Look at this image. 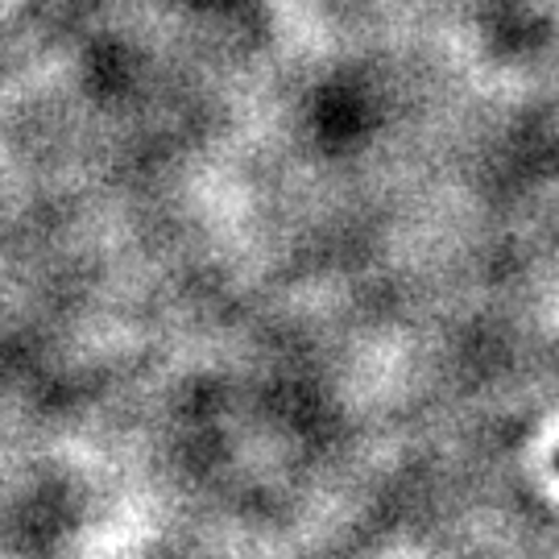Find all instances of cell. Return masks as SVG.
<instances>
[{
	"mask_svg": "<svg viewBox=\"0 0 559 559\" xmlns=\"http://www.w3.org/2000/svg\"><path fill=\"white\" fill-rule=\"evenodd\" d=\"M556 468H559V452H556Z\"/></svg>",
	"mask_w": 559,
	"mask_h": 559,
	"instance_id": "obj_1",
	"label": "cell"
}]
</instances>
